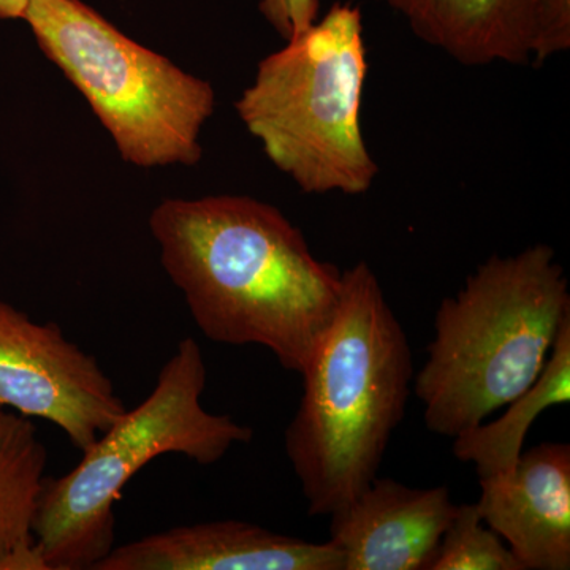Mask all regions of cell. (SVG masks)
Instances as JSON below:
<instances>
[{
  "instance_id": "277c9868",
  "label": "cell",
  "mask_w": 570,
  "mask_h": 570,
  "mask_svg": "<svg viewBox=\"0 0 570 570\" xmlns=\"http://www.w3.org/2000/svg\"><path fill=\"white\" fill-rule=\"evenodd\" d=\"M206 365L194 337L167 360L142 403L126 411L61 478H47L33 538L47 570H94L115 547L116 501L157 456L178 453L202 466L219 463L253 430L202 404Z\"/></svg>"
},
{
  "instance_id": "3957f363",
  "label": "cell",
  "mask_w": 570,
  "mask_h": 570,
  "mask_svg": "<svg viewBox=\"0 0 570 570\" xmlns=\"http://www.w3.org/2000/svg\"><path fill=\"white\" fill-rule=\"evenodd\" d=\"M570 317L568 277L551 246L493 255L434 316L414 392L431 433L455 439L527 392Z\"/></svg>"
},
{
  "instance_id": "8992f818",
  "label": "cell",
  "mask_w": 570,
  "mask_h": 570,
  "mask_svg": "<svg viewBox=\"0 0 570 570\" xmlns=\"http://www.w3.org/2000/svg\"><path fill=\"white\" fill-rule=\"evenodd\" d=\"M22 20L86 97L126 163L195 165L213 86L124 36L81 0H31Z\"/></svg>"
},
{
  "instance_id": "7a4b0ae2",
  "label": "cell",
  "mask_w": 570,
  "mask_h": 570,
  "mask_svg": "<svg viewBox=\"0 0 570 570\" xmlns=\"http://www.w3.org/2000/svg\"><path fill=\"white\" fill-rule=\"evenodd\" d=\"M406 332L366 262L343 272L340 305L303 371L284 434L311 517H330L377 478L414 384Z\"/></svg>"
},
{
  "instance_id": "52a82bcc",
  "label": "cell",
  "mask_w": 570,
  "mask_h": 570,
  "mask_svg": "<svg viewBox=\"0 0 570 570\" xmlns=\"http://www.w3.org/2000/svg\"><path fill=\"white\" fill-rule=\"evenodd\" d=\"M0 407L43 419L80 452L116 422L126 404L96 356L56 322L32 321L0 302Z\"/></svg>"
},
{
  "instance_id": "5b68a950",
  "label": "cell",
  "mask_w": 570,
  "mask_h": 570,
  "mask_svg": "<svg viewBox=\"0 0 570 570\" xmlns=\"http://www.w3.org/2000/svg\"><path fill=\"white\" fill-rule=\"evenodd\" d=\"M366 75L362 11L336 2L262 59L235 108L303 193L363 195L379 174L362 130Z\"/></svg>"
},
{
  "instance_id": "9c48e42d",
  "label": "cell",
  "mask_w": 570,
  "mask_h": 570,
  "mask_svg": "<svg viewBox=\"0 0 570 570\" xmlns=\"http://www.w3.org/2000/svg\"><path fill=\"white\" fill-rule=\"evenodd\" d=\"M455 512L448 487L412 489L376 478L330 515V542L344 570H430Z\"/></svg>"
},
{
  "instance_id": "7c38bea8",
  "label": "cell",
  "mask_w": 570,
  "mask_h": 570,
  "mask_svg": "<svg viewBox=\"0 0 570 570\" xmlns=\"http://www.w3.org/2000/svg\"><path fill=\"white\" fill-rule=\"evenodd\" d=\"M570 401V317L562 322L542 373L494 422H482L453 439V453L474 464L479 480L509 474L542 412Z\"/></svg>"
},
{
  "instance_id": "5bb4252c",
  "label": "cell",
  "mask_w": 570,
  "mask_h": 570,
  "mask_svg": "<svg viewBox=\"0 0 570 570\" xmlns=\"http://www.w3.org/2000/svg\"><path fill=\"white\" fill-rule=\"evenodd\" d=\"M430 570H523L508 543L480 519L478 505H456Z\"/></svg>"
},
{
  "instance_id": "4fadbf2b",
  "label": "cell",
  "mask_w": 570,
  "mask_h": 570,
  "mask_svg": "<svg viewBox=\"0 0 570 570\" xmlns=\"http://www.w3.org/2000/svg\"><path fill=\"white\" fill-rule=\"evenodd\" d=\"M48 453L31 420L0 407V560L33 546Z\"/></svg>"
},
{
  "instance_id": "30bf717a",
  "label": "cell",
  "mask_w": 570,
  "mask_h": 570,
  "mask_svg": "<svg viewBox=\"0 0 570 570\" xmlns=\"http://www.w3.org/2000/svg\"><path fill=\"white\" fill-rule=\"evenodd\" d=\"M94 570H344L332 542L277 534L246 521L184 524L112 547Z\"/></svg>"
},
{
  "instance_id": "9a60e30c",
  "label": "cell",
  "mask_w": 570,
  "mask_h": 570,
  "mask_svg": "<svg viewBox=\"0 0 570 570\" xmlns=\"http://www.w3.org/2000/svg\"><path fill=\"white\" fill-rule=\"evenodd\" d=\"M258 9L287 41L307 31L318 20L321 0H261Z\"/></svg>"
},
{
  "instance_id": "6da1fadb",
  "label": "cell",
  "mask_w": 570,
  "mask_h": 570,
  "mask_svg": "<svg viewBox=\"0 0 570 570\" xmlns=\"http://www.w3.org/2000/svg\"><path fill=\"white\" fill-rule=\"evenodd\" d=\"M149 227L208 340L264 347L302 376L335 318L343 272L318 261L298 227L246 195L168 198Z\"/></svg>"
},
{
  "instance_id": "2e32d148",
  "label": "cell",
  "mask_w": 570,
  "mask_h": 570,
  "mask_svg": "<svg viewBox=\"0 0 570 570\" xmlns=\"http://www.w3.org/2000/svg\"><path fill=\"white\" fill-rule=\"evenodd\" d=\"M31 0H0V20H22Z\"/></svg>"
},
{
  "instance_id": "ba28073f",
  "label": "cell",
  "mask_w": 570,
  "mask_h": 570,
  "mask_svg": "<svg viewBox=\"0 0 570 570\" xmlns=\"http://www.w3.org/2000/svg\"><path fill=\"white\" fill-rule=\"evenodd\" d=\"M407 21L420 40L466 67L527 63L535 39L570 45V0H374Z\"/></svg>"
},
{
  "instance_id": "8fae6325",
  "label": "cell",
  "mask_w": 570,
  "mask_h": 570,
  "mask_svg": "<svg viewBox=\"0 0 570 570\" xmlns=\"http://www.w3.org/2000/svg\"><path fill=\"white\" fill-rule=\"evenodd\" d=\"M480 519L523 570L570 569V445L523 450L509 474L480 480Z\"/></svg>"
}]
</instances>
